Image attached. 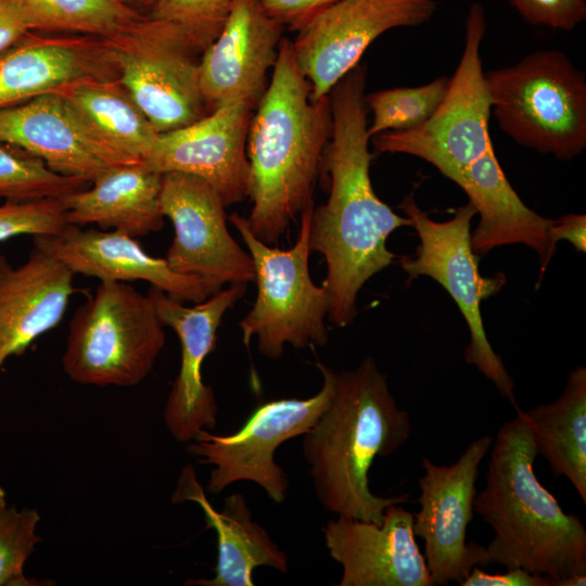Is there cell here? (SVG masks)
<instances>
[{"mask_svg": "<svg viewBox=\"0 0 586 586\" xmlns=\"http://www.w3.org/2000/svg\"><path fill=\"white\" fill-rule=\"evenodd\" d=\"M366 78L367 66L358 63L329 92L332 135L322 170L330 176V192L313 209L309 229L310 251L320 253L327 265V316L340 328L354 321L364 284L393 263L390 234L412 227L411 218L394 213L371 183Z\"/></svg>", "mask_w": 586, "mask_h": 586, "instance_id": "obj_1", "label": "cell"}, {"mask_svg": "<svg viewBox=\"0 0 586 586\" xmlns=\"http://www.w3.org/2000/svg\"><path fill=\"white\" fill-rule=\"evenodd\" d=\"M331 135L330 97L313 100L292 41L283 37L246 142L247 196L253 206L245 219L258 240L277 244L291 221L313 205Z\"/></svg>", "mask_w": 586, "mask_h": 586, "instance_id": "obj_2", "label": "cell"}, {"mask_svg": "<svg viewBox=\"0 0 586 586\" xmlns=\"http://www.w3.org/2000/svg\"><path fill=\"white\" fill-rule=\"evenodd\" d=\"M410 433V416L397 406L386 375L372 357L353 370L334 371L331 400L302 444L321 506L337 515L382 523L384 510L405 504L409 494H373L369 470L377 457L402 447Z\"/></svg>", "mask_w": 586, "mask_h": 586, "instance_id": "obj_3", "label": "cell"}, {"mask_svg": "<svg viewBox=\"0 0 586 586\" xmlns=\"http://www.w3.org/2000/svg\"><path fill=\"white\" fill-rule=\"evenodd\" d=\"M484 488L473 510L493 530L485 547L487 565L522 568L547 576L550 586L586 573V528L565 513L556 497L538 481V456L531 428L520 408L493 440Z\"/></svg>", "mask_w": 586, "mask_h": 586, "instance_id": "obj_4", "label": "cell"}, {"mask_svg": "<svg viewBox=\"0 0 586 586\" xmlns=\"http://www.w3.org/2000/svg\"><path fill=\"white\" fill-rule=\"evenodd\" d=\"M499 128L520 145L559 160L586 148V79L565 53L542 49L484 73Z\"/></svg>", "mask_w": 586, "mask_h": 586, "instance_id": "obj_5", "label": "cell"}, {"mask_svg": "<svg viewBox=\"0 0 586 586\" xmlns=\"http://www.w3.org/2000/svg\"><path fill=\"white\" fill-rule=\"evenodd\" d=\"M164 328L149 293L127 282H100L69 321L63 370L78 384L137 385L165 345Z\"/></svg>", "mask_w": 586, "mask_h": 586, "instance_id": "obj_6", "label": "cell"}, {"mask_svg": "<svg viewBox=\"0 0 586 586\" xmlns=\"http://www.w3.org/2000/svg\"><path fill=\"white\" fill-rule=\"evenodd\" d=\"M313 209L310 205L301 214L297 240L288 250L258 240L245 217L238 213L229 216L247 246L257 286L253 307L239 324L242 341L247 346L255 336L258 352L269 359L281 357L285 344L306 348L328 342L327 294L322 285L313 282L308 267Z\"/></svg>", "mask_w": 586, "mask_h": 586, "instance_id": "obj_7", "label": "cell"}, {"mask_svg": "<svg viewBox=\"0 0 586 586\" xmlns=\"http://www.w3.org/2000/svg\"><path fill=\"white\" fill-rule=\"evenodd\" d=\"M400 207L411 218L420 239L415 255L400 258L402 268L411 278H432L448 292L469 328L466 361L493 382L517 410L513 379L501 357L493 349L481 316L482 301L501 290L506 276L502 272L493 277L480 273L479 255L471 246V220L476 214L474 206L468 202L446 221L431 219L410 195L404 199Z\"/></svg>", "mask_w": 586, "mask_h": 586, "instance_id": "obj_8", "label": "cell"}, {"mask_svg": "<svg viewBox=\"0 0 586 586\" xmlns=\"http://www.w3.org/2000/svg\"><path fill=\"white\" fill-rule=\"evenodd\" d=\"M485 33L484 8L473 3L466 22L463 52L442 102L418 127L371 137L375 152L417 156L451 179L493 148L488 131L491 101L480 54Z\"/></svg>", "mask_w": 586, "mask_h": 586, "instance_id": "obj_9", "label": "cell"}, {"mask_svg": "<svg viewBox=\"0 0 586 586\" xmlns=\"http://www.w3.org/2000/svg\"><path fill=\"white\" fill-rule=\"evenodd\" d=\"M107 41L119 81L160 133L211 113L196 58L205 49L187 27L148 16L137 30Z\"/></svg>", "mask_w": 586, "mask_h": 586, "instance_id": "obj_10", "label": "cell"}, {"mask_svg": "<svg viewBox=\"0 0 586 586\" xmlns=\"http://www.w3.org/2000/svg\"><path fill=\"white\" fill-rule=\"evenodd\" d=\"M322 386L308 398H280L266 402L251 413L240 430L229 435L202 430L187 445L200 463L212 464L206 489L219 494L232 483L250 481L260 486L277 504L289 489L286 472L275 459L280 445L304 435L327 408L334 391V370L317 361Z\"/></svg>", "mask_w": 586, "mask_h": 586, "instance_id": "obj_11", "label": "cell"}, {"mask_svg": "<svg viewBox=\"0 0 586 586\" xmlns=\"http://www.w3.org/2000/svg\"><path fill=\"white\" fill-rule=\"evenodd\" d=\"M493 437L471 442L458 460L440 466L422 458L423 475L418 480L420 510L413 513V534L424 542V559L433 585L459 584L473 566H487L485 546L467 543L473 519V500L480 464Z\"/></svg>", "mask_w": 586, "mask_h": 586, "instance_id": "obj_12", "label": "cell"}, {"mask_svg": "<svg viewBox=\"0 0 586 586\" xmlns=\"http://www.w3.org/2000/svg\"><path fill=\"white\" fill-rule=\"evenodd\" d=\"M435 12L433 0H337L321 10L291 40L313 100L329 94L379 36L424 24Z\"/></svg>", "mask_w": 586, "mask_h": 586, "instance_id": "obj_13", "label": "cell"}, {"mask_svg": "<svg viewBox=\"0 0 586 586\" xmlns=\"http://www.w3.org/2000/svg\"><path fill=\"white\" fill-rule=\"evenodd\" d=\"M161 207L174 226L165 257L174 271L203 279L214 293L226 283L254 281L252 257L231 237L226 206L209 183L189 174H162Z\"/></svg>", "mask_w": 586, "mask_h": 586, "instance_id": "obj_14", "label": "cell"}, {"mask_svg": "<svg viewBox=\"0 0 586 586\" xmlns=\"http://www.w3.org/2000/svg\"><path fill=\"white\" fill-rule=\"evenodd\" d=\"M246 285L230 284L193 307H186L157 288L148 291L161 320L180 341V369L163 413L168 432L180 443H189L200 431H211L217 425L218 406L214 390L203 382L202 365L216 347L217 330L225 313L244 296Z\"/></svg>", "mask_w": 586, "mask_h": 586, "instance_id": "obj_15", "label": "cell"}, {"mask_svg": "<svg viewBox=\"0 0 586 586\" xmlns=\"http://www.w3.org/2000/svg\"><path fill=\"white\" fill-rule=\"evenodd\" d=\"M254 107L245 101L224 104L199 120L158 135L141 161L158 174H189L209 183L226 207L247 196L246 142Z\"/></svg>", "mask_w": 586, "mask_h": 586, "instance_id": "obj_16", "label": "cell"}, {"mask_svg": "<svg viewBox=\"0 0 586 586\" xmlns=\"http://www.w3.org/2000/svg\"><path fill=\"white\" fill-rule=\"evenodd\" d=\"M413 513L399 504L380 524L337 515L322 527L330 557L342 566L339 586H433L415 540Z\"/></svg>", "mask_w": 586, "mask_h": 586, "instance_id": "obj_17", "label": "cell"}, {"mask_svg": "<svg viewBox=\"0 0 586 586\" xmlns=\"http://www.w3.org/2000/svg\"><path fill=\"white\" fill-rule=\"evenodd\" d=\"M282 34L283 26L257 0H232L220 33L201 58L200 87L209 112L240 100L256 109Z\"/></svg>", "mask_w": 586, "mask_h": 586, "instance_id": "obj_18", "label": "cell"}, {"mask_svg": "<svg viewBox=\"0 0 586 586\" xmlns=\"http://www.w3.org/2000/svg\"><path fill=\"white\" fill-rule=\"evenodd\" d=\"M0 143L85 182L93 181L111 166L138 163L102 142L56 92L0 109Z\"/></svg>", "mask_w": 586, "mask_h": 586, "instance_id": "obj_19", "label": "cell"}, {"mask_svg": "<svg viewBox=\"0 0 586 586\" xmlns=\"http://www.w3.org/2000/svg\"><path fill=\"white\" fill-rule=\"evenodd\" d=\"M34 245L60 260L74 275L100 282L142 280L180 302L200 303L214 291L201 278L174 271L165 258L149 255L136 238L113 230L67 224L55 234L33 237Z\"/></svg>", "mask_w": 586, "mask_h": 586, "instance_id": "obj_20", "label": "cell"}, {"mask_svg": "<svg viewBox=\"0 0 586 586\" xmlns=\"http://www.w3.org/2000/svg\"><path fill=\"white\" fill-rule=\"evenodd\" d=\"M118 78L106 39L28 33L0 54V109L56 92L85 79Z\"/></svg>", "mask_w": 586, "mask_h": 586, "instance_id": "obj_21", "label": "cell"}, {"mask_svg": "<svg viewBox=\"0 0 586 586\" xmlns=\"http://www.w3.org/2000/svg\"><path fill=\"white\" fill-rule=\"evenodd\" d=\"M74 276L36 245L17 266L0 255V371L60 323L75 292Z\"/></svg>", "mask_w": 586, "mask_h": 586, "instance_id": "obj_22", "label": "cell"}, {"mask_svg": "<svg viewBox=\"0 0 586 586\" xmlns=\"http://www.w3.org/2000/svg\"><path fill=\"white\" fill-rule=\"evenodd\" d=\"M468 195L480 220L471 232V246L476 255L494 247L524 244L540 258V275L555 254L548 230L553 219L528 208L507 179L494 149L459 170L451 179Z\"/></svg>", "mask_w": 586, "mask_h": 586, "instance_id": "obj_23", "label": "cell"}, {"mask_svg": "<svg viewBox=\"0 0 586 586\" xmlns=\"http://www.w3.org/2000/svg\"><path fill=\"white\" fill-rule=\"evenodd\" d=\"M171 501H192L199 505L206 528H213L217 534L218 559L215 576L208 579L191 578L186 581V585L253 586L252 575L257 566L288 572L286 555L271 540L267 531L253 521L243 494L233 493L225 497L222 509L217 511L205 496L194 468L187 464L181 470Z\"/></svg>", "mask_w": 586, "mask_h": 586, "instance_id": "obj_24", "label": "cell"}, {"mask_svg": "<svg viewBox=\"0 0 586 586\" xmlns=\"http://www.w3.org/2000/svg\"><path fill=\"white\" fill-rule=\"evenodd\" d=\"M91 183L61 198L67 224H97L133 238L163 228L162 174L142 162L120 164L106 168Z\"/></svg>", "mask_w": 586, "mask_h": 586, "instance_id": "obj_25", "label": "cell"}, {"mask_svg": "<svg viewBox=\"0 0 586 586\" xmlns=\"http://www.w3.org/2000/svg\"><path fill=\"white\" fill-rule=\"evenodd\" d=\"M536 450L556 477L565 476L586 504V368L568 377L562 394L551 404L522 410Z\"/></svg>", "mask_w": 586, "mask_h": 586, "instance_id": "obj_26", "label": "cell"}, {"mask_svg": "<svg viewBox=\"0 0 586 586\" xmlns=\"http://www.w3.org/2000/svg\"><path fill=\"white\" fill-rule=\"evenodd\" d=\"M56 93L102 142L133 162L148 155L160 135L118 78L85 79Z\"/></svg>", "mask_w": 586, "mask_h": 586, "instance_id": "obj_27", "label": "cell"}, {"mask_svg": "<svg viewBox=\"0 0 586 586\" xmlns=\"http://www.w3.org/2000/svg\"><path fill=\"white\" fill-rule=\"evenodd\" d=\"M31 31H68L106 40L137 30L148 18L126 0H9Z\"/></svg>", "mask_w": 586, "mask_h": 586, "instance_id": "obj_28", "label": "cell"}, {"mask_svg": "<svg viewBox=\"0 0 586 586\" xmlns=\"http://www.w3.org/2000/svg\"><path fill=\"white\" fill-rule=\"evenodd\" d=\"M449 79L438 77L418 87H398L366 94L367 107L372 112L368 125L371 137L384 131H402L418 127L437 109L446 94Z\"/></svg>", "mask_w": 586, "mask_h": 586, "instance_id": "obj_29", "label": "cell"}, {"mask_svg": "<svg viewBox=\"0 0 586 586\" xmlns=\"http://www.w3.org/2000/svg\"><path fill=\"white\" fill-rule=\"evenodd\" d=\"M87 182L50 169L41 160L0 143V200L61 199Z\"/></svg>", "mask_w": 586, "mask_h": 586, "instance_id": "obj_30", "label": "cell"}, {"mask_svg": "<svg viewBox=\"0 0 586 586\" xmlns=\"http://www.w3.org/2000/svg\"><path fill=\"white\" fill-rule=\"evenodd\" d=\"M37 510L8 507L0 512V586L38 585L24 574V565L41 540L36 533Z\"/></svg>", "mask_w": 586, "mask_h": 586, "instance_id": "obj_31", "label": "cell"}, {"mask_svg": "<svg viewBox=\"0 0 586 586\" xmlns=\"http://www.w3.org/2000/svg\"><path fill=\"white\" fill-rule=\"evenodd\" d=\"M232 0H157L148 16L187 27L206 49L220 33Z\"/></svg>", "mask_w": 586, "mask_h": 586, "instance_id": "obj_32", "label": "cell"}, {"mask_svg": "<svg viewBox=\"0 0 586 586\" xmlns=\"http://www.w3.org/2000/svg\"><path fill=\"white\" fill-rule=\"evenodd\" d=\"M67 225L61 199L5 201L0 204V242L60 232Z\"/></svg>", "mask_w": 586, "mask_h": 586, "instance_id": "obj_33", "label": "cell"}, {"mask_svg": "<svg viewBox=\"0 0 586 586\" xmlns=\"http://www.w3.org/2000/svg\"><path fill=\"white\" fill-rule=\"evenodd\" d=\"M520 15L533 25L573 30L586 18V0H510Z\"/></svg>", "mask_w": 586, "mask_h": 586, "instance_id": "obj_34", "label": "cell"}, {"mask_svg": "<svg viewBox=\"0 0 586 586\" xmlns=\"http://www.w3.org/2000/svg\"><path fill=\"white\" fill-rule=\"evenodd\" d=\"M265 13L296 31L308 20L337 0H257Z\"/></svg>", "mask_w": 586, "mask_h": 586, "instance_id": "obj_35", "label": "cell"}, {"mask_svg": "<svg viewBox=\"0 0 586 586\" xmlns=\"http://www.w3.org/2000/svg\"><path fill=\"white\" fill-rule=\"evenodd\" d=\"M460 586H550L547 576L533 574L522 568L507 569L506 573L489 574L473 566Z\"/></svg>", "mask_w": 586, "mask_h": 586, "instance_id": "obj_36", "label": "cell"}, {"mask_svg": "<svg viewBox=\"0 0 586 586\" xmlns=\"http://www.w3.org/2000/svg\"><path fill=\"white\" fill-rule=\"evenodd\" d=\"M548 235L553 249L559 241L570 242L577 252H586V216L584 214H568L553 220Z\"/></svg>", "mask_w": 586, "mask_h": 586, "instance_id": "obj_37", "label": "cell"}, {"mask_svg": "<svg viewBox=\"0 0 586 586\" xmlns=\"http://www.w3.org/2000/svg\"><path fill=\"white\" fill-rule=\"evenodd\" d=\"M30 31V26L22 12L11 1L0 0V54Z\"/></svg>", "mask_w": 586, "mask_h": 586, "instance_id": "obj_38", "label": "cell"}, {"mask_svg": "<svg viewBox=\"0 0 586 586\" xmlns=\"http://www.w3.org/2000/svg\"><path fill=\"white\" fill-rule=\"evenodd\" d=\"M585 585H586V573L568 576L555 584V586H585Z\"/></svg>", "mask_w": 586, "mask_h": 586, "instance_id": "obj_39", "label": "cell"}, {"mask_svg": "<svg viewBox=\"0 0 586 586\" xmlns=\"http://www.w3.org/2000/svg\"><path fill=\"white\" fill-rule=\"evenodd\" d=\"M7 508V495L4 489L0 486V512Z\"/></svg>", "mask_w": 586, "mask_h": 586, "instance_id": "obj_40", "label": "cell"}, {"mask_svg": "<svg viewBox=\"0 0 586 586\" xmlns=\"http://www.w3.org/2000/svg\"><path fill=\"white\" fill-rule=\"evenodd\" d=\"M138 2L140 3H143L145 5H150V9L153 7V4L157 1V0H137Z\"/></svg>", "mask_w": 586, "mask_h": 586, "instance_id": "obj_41", "label": "cell"}]
</instances>
